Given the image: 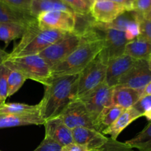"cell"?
<instances>
[{"label": "cell", "instance_id": "cell-1", "mask_svg": "<svg viewBox=\"0 0 151 151\" xmlns=\"http://www.w3.org/2000/svg\"><path fill=\"white\" fill-rule=\"evenodd\" d=\"M83 38L79 47L63 61L51 68L52 78L79 75L103 50V35L99 33L94 23L83 29Z\"/></svg>", "mask_w": 151, "mask_h": 151}, {"label": "cell", "instance_id": "cell-2", "mask_svg": "<svg viewBox=\"0 0 151 151\" xmlns=\"http://www.w3.org/2000/svg\"><path fill=\"white\" fill-rule=\"evenodd\" d=\"M78 75L52 78L45 86L39 103V114L44 120L59 116L72 102L78 99Z\"/></svg>", "mask_w": 151, "mask_h": 151}, {"label": "cell", "instance_id": "cell-3", "mask_svg": "<svg viewBox=\"0 0 151 151\" xmlns=\"http://www.w3.org/2000/svg\"><path fill=\"white\" fill-rule=\"evenodd\" d=\"M67 33L58 29H42L36 20L27 27L20 41L9 53L8 58L38 55Z\"/></svg>", "mask_w": 151, "mask_h": 151}, {"label": "cell", "instance_id": "cell-4", "mask_svg": "<svg viewBox=\"0 0 151 151\" xmlns=\"http://www.w3.org/2000/svg\"><path fill=\"white\" fill-rule=\"evenodd\" d=\"M3 63L9 69L18 71L27 79L42 83L44 86L52 79L51 68L39 55L7 58Z\"/></svg>", "mask_w": 151, "mask_h": 151}, {"label": "cell", "instance_id": "cell-5", "mask_svg": "<svg viewBox=\"0 0 151 151\" xmlns=\"http://www.w3.org/2000/svg\"><path fill=\"white\" fill-rule=\"evenodd\" d=\"M83 38V30L76 29L72 32H68L63 38L46 48L38 55L45 60L50 68H52L72 54L79 47Z\"/></svg>", "mask_w": 151, "mask_h": 151}, {"label": "cell", "instance_id": "cell-6", "mask_svg": "<svg viewBox=\"0 0 151 151\" xmlns=\"http://www.w3.org/2000/svg\"><path fill=\"white\" fill-rule=\"evenodd\" d=\"M107 64L97 55L78 75V99L83 100L105 82Z\"/></svg>", "mask_w": 151, "mask_h": 151}, {"label": "cell", "instance_id": "cell-7", "mask_svg": "<svg viewBox=\"0 0 151 151\" xmlns=\"http://www.w3.org/2000/svg\"><path fill=\"white\" fill-rule=\"evenodd\" d=\"M94 24L103 32L104 45L98 55L107 64L110 60L124 55L125 48L128 43L124 31L114 28L106 27L102 24L94 22Z\"/></svg>", "mask_w": 151, "mask_h": 151}, {"label": "cell", "instance_id": "cell-8", "mask_svg": "<svg viewBox=\"0 0 151 151\" xmlns=\"http://www.w3.org/2000/svg\"><path fill=\"white\" fill-rule=\"evenodd\" d=\"M42 29H58L68 32L76 30L77 14L63 10H53L41 13L37 17Z\"/></svg>", "mask_w": 151, "mask_h": 151}, {"label": "cell", "instance_id": "cell-9", "mask_svg": "<svg viewBox=\"0 0 151 151\" xmlns=\"http://www.w3.org/2000/svg\"><path fill=\"white\" fill-rule=\"evenodd\" d=\"M59 116L71 130L78 127L94 128V122L85 104L78 99L72 102Z\"/></svg>", "mask_w": 151, "mask_h": 151}, {"label": "cell", "instance_id": "cell-10", "mask_svg": "<svg viewBox=\"0 0 151 151\" xmlns=\"http://www.w3.org/2000/svg\"><path fill=\"white\" fill-rule=\"evenodd\" d=\"M151 81L147 60H137L134 66L120 78L117 86L143 90Z\"/></svg>", "mask_w": 151, "mask_h": 151}, {"label": "cell", "instance_id": "cell-11", "mask_svg": "<svg viewBox=\"0 0 151 151\" xmlns=\"http://www.w3.org/2000/svg\"><path fill=\"white\" fill-rule=\"evenodd\" d=\"M114 88L109 86L104 82L90 95L82 100L93 122L105 108L112 105Z\"/></svg>", "mask_w": 151, "mask_h": 151}, {"label": "cell", "instance_id": "cell-12", "mask_svg": "<svg viewBox=\"0 0 151 151\" xmlns=\"http://www.w3.org/2000/svg\"><path fill=\"white\" fill-rule=\"evenodd\" d=\"M125 11L123 6L111 0H95L90 7L91 16L101 24L111 23Z\"/></svg>", "mask_w": 151, "mask_h": 151}, {"label": "cell", "instance_id": "cell-13", "mask_svg": "<svg viewBox=\"0 0 151 151\" xmlns=\"http://www.w3.org/2000/svg\"><path fill=\"white\" fill-rule=\"evenodd\" d=\"M137 60L126 55L111 59L107 63L105 83L110 87L117 86L120 78L134 66Z\"/></svg>", "mask_w": 151, "mask_h": 151}, {"label": "cell", "instance_id": "cell-14", "mask_svg": "<svg viewBox=\"0 0 151 151\" xmlns=\"http://www.w3.org/2000/svg\"><path fill=\"white\" fill-rule=\"evenodd\" d=\"M45 137L50 139L61 147L73 142L72 130L63 122L60 116L45 121Z\"/></svg>", "mask_w": 151, "mask_h": 151}, {"label": "cell", "instance_id": "cell-15", "mask_svg": "<svg viewBox=\"0 0 151 151\" xmlns=\"http://www.w3.org/2000/svg\"><path fill=\"white\" fill-rule=\"evenodd\" d=\"M74 142L87 146L91 150L100 149L109 138L94 128L78 127L72 130Z\"/></svg>", "mask_w": 151, "mask_h": 151}, {"label": "cell", "instance_id": "cell-16", "mask_svg": "<svg viewBox=\"0 0 151 151\" xmlns=\"http://www.w3.org/2000/svg\"><path fill=\"white\" fill-rule=\"evenodd\" d=\"M36 20L29 12L0 2V24H18L28 26Z\"/></svg>", "mask_w": 151, "mask_h": 151}, {"label": "cell", "instance_id": "cell-17", "mask_svg": "<svg viewBox=\"0 0 151 151\" xmlns=\"http://www.w3.org/2000/svg\"><path fill=\"white\" fill-rule=\"evenodd\" d=\"M143 90L116 86L114 88L112 105L124 109L132 108L142 95Z\"/></svg>", "mask_w": 151, "mask_h": 151}, {"label": "cell", "instance_id": "cell-18", "mask_svg": "<svg viewBox=\"0 0 151 151\" xmlns=\"http://www.w3.org/2000/svg\"><path fill=\"white\" fill-rule=\"evenodd\" d=\"M45 120L39 113L32 114H0V128H13L24 125H44Z\"/></svg>", "mask_w": 151, "mask_h": 151}, {"label": "cell", "instance_id": "cell-19", "mask_svg": "<svg viewBox=\"0 0 151 151\" xmlns=\"http://www.w3.org/2000/svg\"><path fill=\"white\" fill-rule=\"evenodd\" d=\"M142 114L136 110L134 107L125 109L120 114V116L115 120V122L110 127L105 130L102 134L103 135H110L111 138L116 139L120 133L128 127L131 122L138 118L141 117Z\"/></svg>", "mask_w": 151, "mask_h": 151}, {"label": "cell", "instance_id": "cell-20", "mask_svg": "<svg viewBox=\"0 0 151 151\" xmlns=\"http://www.w3.org/2000/svg\"><path fill=\"white\" fill-rule=\"evenodd\" d=\"M124 54L135 60H147L151 55V42L138 36L126 44Z\"/></svg>", "mask_w": 151, "mask_h": 151}, {"label": "cell", "instance_id": "cell-21", "mask_svg": "<svg viewBox=\"0 0 151 151\" xmlns=\"http://www.w3.org/2000/svg\"><path fill=\"white\" fill-rule=\"evenodd\" d=\"M53 10H63L75 13L69 6L65 4L60 0H32L29 13L37 19L38 16L44 12Z\"/></svg>", "mask_w": 151, "mask_h": 151}, {"label": "cell", "instance_id": "cell-22", "mask_svg": "<svg viewBox=\"0 0 151 151\" xmlns=\"http://www.w3.org/2000/svg\"><path fill=\"white\" fill-rule=\"evenodd\" d=\"M125 110L122 108L114 105L105 108L94 122V129L102 134L115 122Z\"/></svg>", "mask_w": 151, "mask_h": 151}, {"label": "cell", "instance_id": "cell-23", "mask_svg": "<svg viewBox=\"0 0 151 151\" xmlns=\"http://www.w3.org/2000/svg\"><path fill=\"white\" fill-rule=\"evenodd\" d=\"M27 27L18 24H0V41H4L5 47H7L12 41L22 38Z\"/></svg>", "mask_w": 151, "mask_h": 151}, {"label": "cell", "instance_id": "cell-24", "mask_svg": "<svg viewBox=\"0 0 151 151\" xmlns=\"http://www.w3.org/2000/svg\"><path fill=\"white\" fill-rule=\"evenodd\" d=\"M125 142L139 151H151V121L141 132Z\"/></svg>", "mask_w": 151, "mask_h": 151}, {"label": "cell", "instance_id": "cell-25", "mask_svg": "<svg viewBox=\"0 0 151 151\" xmlns=\"http://www.w3.org/2000/svg\"><path fill=\"white\" fill-rule=\"evenodd\" d=\"M39 113V103L36 105H27L24 103H4L0 106V114H32Z\"/></svg>", "mask_w": 151, "mask_h": 151}, {"label": "cell", "instance_id": "cell-26", "mask_svg": "<svg viewBox=\"0 0 151 151\" xmlns=\"http://www.w3.org/2000/svg\"><path fill=\"white\" fill-rule=\"evenodd\" d=\"M27 80L24 75L16 70L9 69L7 76V97L13 95Z\"/></svg>", "mask_w": 151, "mask_h": 151}, {"label": "cell", "instance_id": "cell-27", "mask_svg": "<svg viewBox=\"0 0 151 151\" xmlns=\"http://www.w3.org/2000/svg\"><path fill=\"white\" fill-rule=\"evenodd\" d=\"M9 69L4 65L0 64V106L5 103L7 97V76Z\"/></svg>", "mask_w": 151, "mask_h": 151}, {"label": "cell", "instance_id": "cell-28", "mask_svg": "<svg viewBox=\"0 0 151 151\" xmlns=\"http://www.w3.org/2000/svg\"><path fill=\"white\" fill-rule=\"evenodd\" d=\"M133 107L138 111L142 116L151 121V95L141 97Z\"/></svg>", "mask_w": 151, "mask_h": 151}, {"label": "cell", "instance_id": "cell-29", "mask_svg": "<svg viewBox=\"0 0 151 151\" xmlns=\"http://www.w3.org/2000/svg\"><path fill=\"white\" fill-rule=\"evenodd\" d=\"M65 4L69 6L75 14L85 16L90 14V7L82 0H60Z\"/></svg>", "mask_w": 151, "mask_h": 151}, {"label": "cell", "instance_id": "cell-30", "mask_svg": "<svg viewBox=\"0 0 151 151\" xmlns=\"http://www.w3.org/2000/svg\"><path fill=\"white\" fill-rule=\"evenodd\" d=\"M102 151H134V148L126 142H121L117 139L109 138L107 142L103 146Z\"/></svg>", "mask_w": 151, "mask_h": 151}, {"label": "cell", "instance_id": "cell-31", "mask_svg": "<svg viewBox=\"0 0 151 151\" xmlns=\"http://www.w3.org/2000/svg\"><path fill=\"white\" fill-rule=\"evenodd\" d=\"M140 34L139 36L151 42V21L145 19L143 16L139 15V17Z\"/></svg>", "mask_w": 151, "mask_h": 151}, {"label": "cell", "instance_id": "cell-32", "mask_svg": "<svg viewBox=\"0 0 151 151\" xmlns=\"http://www.w3.org/2000/svg\"><path fill=\"white\" fill-rule=\"evenodd\" d=\"M151 10V0H134L132 10L144 17Z\"/></svg>", "mask_w": 151, "mask_h": 151}, {"label": "cell", "instance_id": "cell-33", "mask_svg": "<svg viewBox=\"0 0 151 151\" xmlns=\"http://www.w3.org/2000/svg\"><path fill=\"white\" fill-rule=\"evenodd\" d=\"M61 146L50 139L44 137L41 144L33 151H60Z\"/></svg>", "mask_w": 151, "mask_h": 151}, {"label": "cell", "instance_id": "cell-34", "mask_svg": "<svg viewBox=\"0 0 151 151\" xmlns=\"http://www.w3.org/2000/svg\"><path fill=\"white\" fill-rule=\"evenodd\" d=\"M125 37L128 42L131 41H133L139 35L140 30H139V19L137 22H132L131 24L128 25V27L125 30Z\"/></svg>", "mask_w": 151, "mask_h": 151}, {"label": "cell", "instance_id": "cell-35", "mask_svg": "<svg viewBox=\"0 0 151 151\" xmlns=\"http://www.w3.org/2000/svg\"><path fill=\"white\" fill-rule=\"evenodd\" d=\"M32 0H0V2L29 12Z\"/></svg>", "mask_w": 151, "mask_h": 151}, {"label": "cell", "instance_id": "cell-36", "mask_svg": "<svg viewBox=\"0 0 151 151\" xmlns=\"http://www.w3.org/2000/svg\"><path fill=\"white\" fill-rule=\"evenodd\" d=\"M102 147L98 150H91V149L88 148L87 146L78 144V143L73 142L70 144L63 146L60 149V151H102Z\"/></svg>", "mask_w": 151, "mask_h": 151}, {"label": "cell", "instance_id": "cell-37", "mask_svg": "<svg viewBox=\"0 0 151 151\" xmlns=\"http://www.w3.org/2000/svg\"><path fill=\"white\" fill-rule=\"evenodd\" d=\"M111 1L123 6L127 11H131L134 0H111Z\"/></svg>", "mask_w": 151, "mask_h": 151}, {"label": "cell", "instance_id": "cell-38", "mask_svg": "<svg viewBox=\"0 0 151 151\" xmlns=\"http://www.w3.org/2000/svg\"><path fill=\"white\" fill-rule=\"evenodd\" d=\"M151 95V81L145 87V88L143 89L142 91V97H145V96H149Z\"/></svg>", "mask_w": 151, "mask_h": 151}, {"label": "cell", "instance_id": "cell-39", "mask_svg": "<svg viewBox=\"0 0 151 151\" xmlns=\"http://www.w3.org/2000/svg\"><path fill=\"white\" fill-rule=\"evenodd\" d=\"M9 53L6 52L4 50L0 49V64L4 63V60L8 58Z\"/></svg>", "mask_w": 151, "mask_h": 151}, {"label": "cell", "instance_id": "cell-40", "mask_svg": "<svg viewBox=\"0 0 151 151\" xmlns=\"http://www.w3.org/2000/svg\"><path fill=\"white\" fill-rule=\"evenodd\" d=\"M82 1H83V2H85L86 4L88 6V7H91V6L92 5V4H93V2L94 1V0H82Z\"/></svg>", "mask_w": 151, "mask_h": 151}, {"label": "cell", "instance_id": "cell-41", "mask_svg": "<svg viewBox=\"0 0 151 151\" xmlns=\"http://www.w3.org/2000/svg\"><path fill=\"white\" fill-rule=\"evenodd\" d=\"M144 18H145V19H147V20H150L151 21V10L148 12V13H147V14L145 15Z\"/></svg>", "mask_w": 151, "mask_h": 151}, {"label": "cell", "instance_id": "cell-42", "mask_svg": "<svg viewBox=\"0 0 151 151\" xmlns=\"http://www.w3.org/2000/svg\"><path fill=\"white\" fill-rule=\"evenodd\" d=\"M147 63H148L149 69H150L151 71V55H150V57L148 58V59H147Z\"/></svg>", "mask_w": 151, "mask_h": 151}, {"label": "cell", "instance_id": "cell-43", "mask_svg": "<svg viewBox=\"0 0 151 151\" xmlns=\"http://www.w3.org/2000/svg\"><path fill=\"white\" fill-rule=\"evenodd\" d=\"M0 151H1V150H0Z\"/></svg>", "mask_w": 151, "mask_h": 151}, {"label": "cell", "instance_id": "cell-44", "mask_svg": "<svg viewBox=\"0 0 151 151\" xmlns=\"http://www.w3.org/2000/svg\"><path fill=\"white\" fill-rule=\"evenodd\" d=\"M94 1H95V0H94Z\"/></svg>", "mask_w": 151, "mask_h": 151}]
</instances>
